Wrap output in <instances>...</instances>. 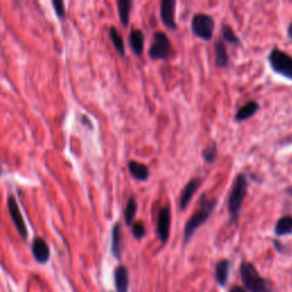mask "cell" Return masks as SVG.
<instances>
[{
    "instance_id": "obj_13",
    "label": "cell",
    "mask_w": 292,
    "mask_h": 292,
    "mask_svg": "<svg viewBox=\"0 0 292 292\" xmlns=\"http://www.w3.org/2000/svg\"><path fill=\"white\" fill-rule=\"evenodd\" d=\"M129 45H130L134 54L136 56H142L145 46V36L142 30L132 29L129 35Z\"/></svg>"
},
{
    "instance_id": "obj_25",
    "label": "cell",
    "mask_w": 292,
    "mask_h": 292,
    "mask_svg": "<svg viewBox=\"0 0 292 292\" xmlns=\"http://www.w3.org/2000/svg\"><path fill=\"white\" fill-rule=\"evenodd\" d=\"M132 235L135 236L137 240H141V238L144 237L146 235V228L144 226V224L142 222H137L132 224Z\"/></svg>"
},
{
    "instance_id": "obj_3",
    "label": "cell",
    "mask_w": 292,
    "mask_h": 292,
    "mask_svg": "<svg viewBox=\"0 0 292 292\" xmlns=\"http://www.w3.org/2000/svg\"><path fill=\"white\" fill-rule=\"evenodd\" d=\"M242 282L246 288L251 292H273V286L270 281L259 275L251 262L244 261L240 267Z\"/></svg>"
},
{
    "instance_id": "obj_30",
    "label": "cell",
    "mask_w": 292,
    "mask_h": 292,
    "mask_svg": "<svg viewBox=\"0 0 292 292\" xmlns=\"http://www.w3.org/2000/svg\"><path fill=\"white\" fill-rule=\"evenodd\" d=\"M0 175H2V168H0Z\"/></svg>"
},
{
    "instance_id": "obj_2",
    "label": "cell",
    "mask_w": 292,
    "mask_h": 292,
    "mask_svg": "<svg viewBox=\"0 0 292 292\" xmlns=\"http://www.w3.org/2000/svg\"><path fill=\"white\" fill-rule=\"evenodd\" d=\"M217 205V200L211 199L207 200L205 195H202L201 198V208L199 211L193 214V216L191 217L185 224L184 227V234H183V241L184 244L189 243L191 238L194 235V233L202 226V225L207 222L209 217L211 216L215 208Z\"/></svg>"
},
{
    "instance_id": "obj_15",
    "label": "cell",
    "mask_w": 292,
    "mask_h": 292,
    "mask_svg": "<svg viewBox=\"0 0 292 292\" xmlns=\"http://www.w3.org/2000/svg\"><path fill=\"white\" fill-rule=\"evenodd\" d=\"M122 251V233H121V225L117 223L112 228L111 235V252L114 258L120 259Z\"/></svg>"
},
{
    "instance_id": "obj_17",
    "label": "cell",
    "mask_w": 292,
    "mask_h": 292,
    "mask_svg": "<svg viewBox=\"0 0 292 292\" xmlns=\"http://www.w3.org/2000/svg\"><path fill=\"white\" fill-rule=\"evenodd\" d=\"M114 283L118 292H128L129 275L128 270L124 266H119L114 272Z\"/></svg>"
},
{
    "instance_id": "obj_14",
    "label": "cell",
    "mask_w": 292,
    "mask_h": 292,
    "mask_svg": "<svg viewBox=\"0 0 292 292\" xmlns=\"http://www.w3.org/2000/svg\"><path fill=\"white\" fill-rule=\"evenodd\" d=\"M228 52L226 44L222 40H216L215 44V64L219 69H226L228 66Z\"/></svg>"
},
{
    "instance_id": "obj_8",
    "label": "cell",
    "mask_w": 292,
    "mask_h": 292,
    "mask_svg": "<svg viewBox=\"0 0 292 292\" xmlns=\"http://www.w3.org/2000/svg\"><path fill=\"white\" fill-rule=\"evenodd\" d=\"M7 207H8V213L11 215V218L13 220L14 225H15L16 229L20 233V235L22 238L28 237V228L24 222V218H23L22 214L18 209V205L16 203V199L14 198L13 195H8L7 199Z\"/></svg>"
},
{
    "instance_id": "obj_12",
    "label": "cell",
    "mask_w": 292,
    "mask_h": 292,
    "mask_svg": "<svg viewBox=\"0 0 292 292\" xmlns=\"http://www.w3.org/2000/svg\"><path fill=\"white\" fill-rule=\"evenodd\" d=\"M128 170L134 179L138 181H146L150 178V169L148 167L141 162L130 160L128 162Z\"/></svg>"
},
{
    "instance_id": "obj_6",
    "label": "cell",
    "mask_w": 292,
    "mask_h": 292,
    "mask_svg": "<svg viewBox=\"0 0 292 292\" xmlns=\"http://www.w3.org/2000/svg\"><path fill=\"white\" fill-rule=\"evenodd\" d=\"M171 55V42L165 32H155L153 35L152 44L148 49V56L151 60H168Z\"/></svg>"
},
{
    "instance_id": "obj_19",
    "label": "cell",
    "mask_w": 292,
    "mask_h": 292,
    "mask_svg": "<svg viewBox=\"0 0 292 292\" xmlns=\"http://www.w3.org/2000/svg\"><path fill=\"white\" fill-rule=\"evenodd\" d=\"M274 233L276 236H284L292 234V216L281 217L275 224Z\"/></svg>"
},
{
    "instance_id": "obj_23",
    "label": "cell",
    "mask_w": 292,
    "mask_h": 292,
    "mask_svg": "<svg viewBox=\"0 0 292 292\" xmlns=\"http://www.w3.org/2000/svg\"><path fill=\"white\" fill-rule=\"evenodd\" d=\"M222 40L225 42H228V44L232 45H241L242 41L238 36L235 33V31L233 30V28L228 24H223L222 25Z\"/></svg>"
},
{
    "instance_id": "obj_18",
    "label": "cell",
    "mask_w": 292,
    "mask_h": 292,
    "mask_svg": "<svg viewBox=\"0 0 292 292\" xmlns=\"http://www.w3.org/2000/svg\"><path fill=\"white\" fill-rule=\"evenodd\" d=\"M231 267H232V262L227 259H223V260H220L217 262L215 273H216L217 282L222 286L226 285V283H227Z\"/></svg>"
},
{
    "instance_id": "obj_28",
    "label": "cell",
    "mask_w": 292,
    "mask_h": 292,
    "mask_svg": "<svg viewBox=\"0 0 292 292\" xmlns=\"http://www.w3.org/2000/svg\"><path fill=\"white\" fill-rule=\"evenodd\" d=\"M286 35H288L289 39L292 40V22L290 23L289 26H288V30H286Z\"/></svg>"
},
{
    "instance_id": "obj_10",
    "label": "cell",
    "mask_w": 292,
    "mask_h": 292,
    "mask_svg": "<svg viewBox=\"0 0 292 292\" xmlns=\"http://www.w3.org/2000/svg\"><path fill=\"white\" fill-rule=\"evenodd\" d=\"M201 184H202V179L196 177V178L191 179L189 183L185 185V188L183 189V191H181L180 196H179V201H178L179 210L184 211V210L189 207L191 200H192L194 194L198 192Z\"/></svg>"
},
{
    "instance_id": "obj_4",
    "label": "cell",
    "mask_w": 292,
    "mask_h": 292,
    "mask_svg": "<svg viewBox=\"0 0 292 292\" xmlns=\"http://www.w3.org/2000/svg\"><path fill=\"white\" fill-rule=\"evenodd\" d=\"M268 63L276 74L292 81V56L280 48H273L268 54Z\"/></svg>"
},
{
    "instance_id": "obj_20",
    "label": "cell",
    "mask_w": 292,
    "mask_h": 292,
    "mask_svg": "<svg viewBox=\"0 0 292 292\" xmlns=\"http://www.w3.org/2000/svg\"><path fill=\"white\" fill-rule=\"evenodd\" d=\"M119 17L123 26H127L129 24V18H130V12L132 8V2L131 0H118L117 2Z\"/></svg>"
},
{
    "instance_id": "obj_26",
    "label": "cell",
    "mask_w": 292,
    "mask_h": 292,
    "mask_svg": "<svg viewBox=\"0 0 292 292\" xmlns=\"http://www.w3.org/2000/svg\"><path fill=\"white\" fill-rule=\"evenodd\" d=\"M52 7L55 9V13L56 15L59 17H63L64 14H65V6H64V3L61 2V0H54L52 2Z\"/></svg>"
},
{
    "instance_id": "obj_27",
    "label": "cell",
    "mask_w": 292,
    "mask_h": 292,
    "mask_svg": "<svg viewBox=\"0 0 292 292\" xmlns=\"http://www.w3.org/2000/svg\"><path fill=\"white\" fill-rule=\"evenodd\" d=\"M229 292H248V291L246 289L241 288V286H234V288L229 290Z\"/></svg>"
},
{
    "instance_id": "obj_9",
    "label": "cell",
    "mask_w": 292,
    "mask_h": 292,
    "mask_svg": "<svg viewBox=\"0 0 292 292\" xmlns=\"http://www.w3.org/2000/svg\"><path fill=\"white\" fill-rule=\"evenodd\" d=\"M176 2L175 0H162L160 4V16L161 21L166 28L170 30H176L177 24L175 21Z\"/></svg>"
},
{
    "instance_id": "obj_1",
    "label": "cell",
    "mask_w": 292,
    "mask_h": 292,
    "mask_svg": "<svg viewBox=\"0 0 292 292\" xmlns=\"http://www.w3.org/2000/svg\"><path fill=\"white\" fill-rule=\"evenodd\" d=\"M248 178L244 172H240L234 179L231 193L228 196V215H229V225H237L240 220L241 209L244 202V199L248 192Z\"/></svg>"
},
{
    "instance_id": "obj_5",
    "label": "cell",
    "mask_w": 292,
    "mask_h": 292,
    "mask_svg": "<svg viewBox=\"0 0 292 292\" xmlns=\"http://www.w3.org/2000/svg\"><path fill=\"white\" fill-rule=\"evenodd\" d=\"M191 29L195 37L204 41H210L214 37L215 21L211 16L207 14H195L191 22Z\"/></svg>"
},
{
    "instance_id": "obj_7",
    "label": "cell",
    "mask_w": 292,
    "mask_h": 292,
    "mask_svg": "<svg viewBox=\"0 0 292 292\" xmlns=\"http://www.w3.org/2000/svg\"><path fill=\"white\" fill-rule=\"evenodd\" d=\"M171 226V210L169 205H165L159 210L156 220V234L162 243L169 240Z\"/></svg>"
},
{
    "instance_id": "obj_21",
    "label": "cell",
    "mask_w": 292,
    "mask_h": 292,
    "mask_svg": "<svg viewBox=\"0 0 292 292\" xmlns=\"http://www.w3.org/2000/svg\"><path fill=\"white\" fill-rule=\"evenodd\" d=\"M137 214V201L136 198L134 195H131L130 198L128 199V202L126 204V208H124V222L128 225V226H131L134 224V220H135Z\"/></svg>"
},
{
    "instance_id": "obj_16",
    "label": "cell",
    "mask_w": 292,
    "mask_h": 292,
    "mask_svg": "<svg viewBox=\"0 0 292 292\" xmlns=\"http://www.w3.org/2000/svg\"><path fill=\"white\" fill-rule=\"evenodd\" d=\"M259 104L256 100H249L247 104H244L242 108L238 109V111L235 114V120L238 122L249 120L259 111Z\"/></svg>"
},
{
    "instance_id": "obj_11",
    "label": "cell",
    "mask_w": 292,
    "mask_h": 292,
    "mask_svg": "<svg viewBox=\"0 0 292 292\" xmlns=\"http://www.w3.org/2000/svg\"><path fill=\"white\" fill-rule=\"evenodd\" d=\"M32 253L35 259L40 262V264H45L48 261L50 257V250L48 244L46 243L44 238L36 237L32 242Z\"/></svg>"
},
{
    "instance_id": "obj_22",
    "label": "cell",
    "mask_w": 292,
    "mask_h": 292,
    "mask_svg": "<svg viewBox=\"0 0 292 292\" xmlns=\"http://www.w3.org/2000/svg\"><path fill=\"white\" fill-rule=\"evenodd\" d=\"M110 39H111L114 48L119 52V55L124 57V55H126V46H124L121 35L114 26H111V29H110Z\"/></svg>"
},
{
    "instance_id": "obj_29",
    "label": "cell",
    "mask_w": 292,
    "mask_h": 292,
    "mask_svg": "<svg viewBox=\"0 0 292 292\" xmlns=\"http://www.w3.org/2000/svg\"><path fill=\"white\" fill-rule=\"evenodd\" d=\"M286 193H288V194H290V195L292 196V186H290V188H288V189H286Z\"/></svg>"
},
{
    "instance_id": "obj_24",
    "label": "cell",
    "mask_w": 292,
    "mask_h": 292,
    "mask_svg": "<svg viewBox=\"0 0 292 292\" xmlns=\"http://www.w3.org/2000/svg\"><path fill=\"white\" fill-rule=\"evenodd\" d=\"M217 154H218V147L216 142H213L211 144L208 145L207 147H204L202 150L203 160L209 165H213L214 162L217 160Z\"/></svg>"
}]
</instances>
